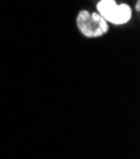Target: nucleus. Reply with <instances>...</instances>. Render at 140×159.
<instances>
[{"label":"nucleus","instance_id":"f257e3e1","mask_svg":"<svg viewBox=\"0 0 140 159\" xmlns=\"http://www.w3.org/2000/svg\"><path fill=\"white\" fill-rule=\"evenodd\" d=\"M77 27L85 37L97 38L107 32L109 23L98 13H90L81 10L77 15Z\"/></svg>","mask_w":140,"mask_h":159},{"label":"nucleus","instance_id":"f03ea898","mask_svg":"<svg viewBox=\"0 0 140 159\" xmlns=\"http://www.w3.org/2000/svg\"><path fill=\"white\" fill-rule=\"evenodd\" d=\"M117 5L115 0H101L97 4V13L101 15L107 23H114V19L116 15Z\"/></svg>","mask_w":140,"mask_h":159},{"label":"nucleus","instance_id":"7ed1b4c3","mask_svg":"<svg viewBox=\"0 0 140 159\" xmlns=\"http://www.w3.org/2000/svg\"><path fill=\"white\" fill-rule=\"evenodd\" d=\"M131 8L128 5V4H119L117 5V10H116V15H115V19H114V23L115 25H121V24H125L130 20L131 18Z\"/></svg>","mask_w":140,"mask_h":159},{"label":"nucleus","instance_id":"20e7f679","mask_svg":"<svg viewBox=\"0 0 140 159\" xmlns=\"http://www.w3.org/2000/svg\"><path fill=\"white\" fill-rule=\"evenodd\" d=\"M139 9H140V7H139V2H138V3H136V10L139 11Z\"/></svg>","mask_w":140,"mask_h":159}]
</instances>
